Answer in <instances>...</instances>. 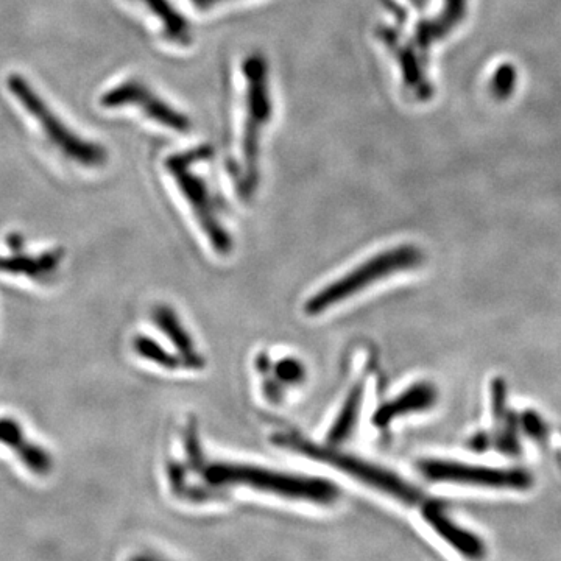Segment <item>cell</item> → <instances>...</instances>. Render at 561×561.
Returning a JSON list of instances; mask_svg holds the SVG:
<instances>
[{
  "label": "cell",
  "instance_id": "9a60e30c",
  "mask_svg": "<svg viewBox=\"0 0 561 561\" xmlns=\"http://www.w3.org/2000/svg\"><path fill=\"white\" fill-rule=\"evenodd\" d=\"M141 2L161 21L163 35L167 41L177 46H189L192 43L191 22L181 15V11L170 0H141Z\"/></svg>",
  "mask_w": 561,
  "mask_h": 561
},
{
  "label": "cell",
  "instance_id": "5bb4252c",
  "mask_svg": "<svg viewBox=\"0 0 561 561\" xmlns=\"http://www.w3.org/2000/svg\"><path fill=\"white\" fill-rule=\"evenodd\" d=\"M64 251H46L43 255L30 256L15 251L10 256H0V272L13 273V275H27L32 278H41L58 269Z\"/></svg>",
  "mask_w": 561,
  "mask_h": 561
},
{
  "label": "cell",
  "instance_id": "30bf717a",
  "mask_svg": "<svg viewBox=\"0 0 561 561\" xmlns=\"http://www.w3.org/2000/svg\"><path fill=\"white\" fill-rule=\"evenodd\" d=\"M420 513L424 521L432 527V530L438 533V537L451 544L463 557H484L485 551H487L484 541L480 540L476 533L457 526L456 521L449 518L442 502L429 498V501L421 507Z\"/></svg>",
  "mask_w": 561,
  "mask_h": 561
},
{
  "label": "cell",
  "instance_id": "ffe728a7",
  "mask_svg": "<svg viewBox=\"0 0 561 561\" xmlns=\"http://www.w3.org/2000/svg\"><path fill=\"white\" fill-rule=\"evenodd\" d=\"M7 244L11 251H21L22 245H24V237L21 234H10L7 237Z\"/></svg>",
  "mask_w": 561,
  "mask_h": 561
},
{
  "label": "cell",
  "instance_id": "277c9868",
  "mask_svg": "<svg viewBox=\"0 0 561 561\" xmlns=\"http://www.w3.org/2000/svg\"><path fill=\"white\" fill-rule=\"evenodd\" d=\"M211 156L208 147L187 150L167 158L166 167L170 177L177 183L184 202L191 208L192 216L197 220L198 226L202 228L203 234L208 239L209 245L219 255H228L233 248L231 234L223 225L219 216L214 195L211 194L208 183L202 177V173L194 170L195 164L205 161Z\"/></svg>",
  "mask_w": 561,
  "mask_h": 561
},
{
  "label": "cell",
  "instance_id": "e0dca14e",
  "mask_svg": "<svg viewBox=\"0 0 561 561\" xmlns=\"http://www.w3.org/2000/svg\"><path fill=\"white\" fill-rule=\"evenodd\" d=\"M133 348H135L136 353H138L142 359L150 360L152 364L159 365V367L166 368V370L184 368L180 356H175V354L164 350L163 346L159 345L155 340L149 339V337H136L135 342H133Z\"/></svg>",
  "mask_w": 561,
  "mask_h": 561
},
{
  "label": "cell",
  "instance_id": "d6986e66",
  "mask_svg": "<svg viewBox=\"0 0 561 561\" xmlns=\"http://www.w3.org/2000/svg\"><path fill=\"white\" fill-rule=\"evenodd\" d=\"M225 2H230V0H191V4L194 5L197 10L202 11L219 7V5L225 4Z\"/></svg>",
  "mask_w": 561,
  "mask_h": 561
},
{
  "label": "cell",
  "instance_id": "ac0fdd59",
  "mask_svg": "<svg viewBox=\"0 0 561 561\" xmlns=\"http://www.w3.org/2000/svg\"><path fill=\"white\" fill-rule=\"evenodd\" d=\"M276 378L279 381L286 382V384H297L303 381L304 367L300 360L297 359H281L275 368Z\"/></svg>",
  "mask_w": 561,
  "mask_h": 561
},
{
  "label": "cell",
  "instance_id": "ba28073f",
  "mask_svg": "<svg viewBox=\"0 0 561 561\" xmlns=\"http://www.w3.org/2000/svg\"><path fill=\"white\" fill-rule=\"evenodd\" d=\"M100 103L105 108H122V106H139L145 116L152 119L161 127L187 133L191 130V120L184 116L180 110L173 108L166 100L161 99L149 86L141 80L130 78L127 82L120 83L116 88L103 94Z\"/></svg>",
  "mask_w": 561,
  "mask_h": 561
},
{
  "label": "cell",
  "instance_id": "8fae6325",
  "mask_svg": "<svg viewBox=\"0 0 561 561\" xmlns=\"http://www.w3.org/2000/svg\"><path fill=\"white\" fill-rule=\"evenodd\" d=\"M0 443L15 452L22 465L35 476H47L52 473V456L43 446L36 445L27 437L15 418L0 417Z\"/></svg>",
  "mask_w": 561,
  "mask_h": 561
},
{
  "label": "cell",
  "instance_id": "8992f818",
  "mask_svg": "<svg viewBox=\"0 0 561 561\" xmlns=\"http://www.w3.org/2000/svg\"><path fill=\"white\" fill-rule=\"evenodd\" d=\"M278 443L292 449V451L300 452L303 456L334 466L337 470L354 477L362 484L389 494L392 498L398 499V501L404 502L410 507H417L418 510L429 499L415 485L409 484L406 480L384 470L381 466L371 465L365 460L346 456L342 452L332 451L329 446L325 448V446L315 445V443L307 442L306 438L297 437V435H281V437H278Z\"/></svg>",
  "mask_w": 561,
  "mask_h": 561
},
{
  "label": "cell",
  "instance_id": "52a82bcc",
  "mask_svg": "<svg viewBox=\"0 0 561 561\" xmlns=\"http://www.w3.org/2000/svg\"><path fill=\"white\" fill-rule=\"evenodd\" d=\"M418 470L431 482H449L491 490L527 491L533 485L532 473L524 468H491L429 459L418 463Z\"/></svg>",
  "mask_w": 561,
  "mask_h": 561
},
{
  "label": "cell",
  "instance_id": "4fadbf2b",
  "mask_svg": "<svg viewBox=\"0 0 561 561\" xmlns=\"http://www.w3.org/2000/svg\"><path fill=\"white\" fill-rule=\"evenodd\" d=\"M153 320L156 326L166 334L167 339L177 346L178 356L183 360L184 368L187 370H200L205 365L202 354L195 350L189 332L184 328L183 323L175 312L167 306H158L153 311Z\"/></svg>",
  "mask_w": 561,
  "mask_h": 561
},
{
  "label": "cell",
  "instance_id": "7a4b0ae2",
  "mask_svg": "<svg viewBox=\"0 0 561 561\" xmlns=\"http://www.w3.org/2000/svg\"><path fill=\"white\" fill-rule=\"evenodd\" d=\"M245 83L244 125L240 136V156H242V175L239 189L248 197L256 191L259 181V156L261 139L273 114L270 96L269 66L259 53L245 58L242 64Z\"/></svg>",
  "mask_w": 561,
  "mask_h": 561
},
{
  "label": "cell",
  "instance_id": "5b68a950",
  "mask_svg": "<svg viewBox=\"0 0 561 561\" xmlns=\"http://www.w3.org/2000/svg\"><path fill=\"white\" fill-rule=\"evenodd\" d=\"M7 86L25 110L35 117L36 122L43 128L46 138L66 158L89 169L105 166L108 161L105 147L94 141H86L82 136L74 133L47 105L46 100L39 96L27 78L22 77L21 74H10L7 78Z\"/></svg>",
  "mask_w": 561,
  "mask_h": 561
},
{
  "label": "cell",
  "instance_id": "6da1fadb",
  "mask_svg": "<svg viewBox=\"0 0 561 561\" xmlns=\"http://www.w3.org/2000/svg\"><path fill=\"white\" fill-rule=\"evenodd\" d=\"M203 476L217 487H245L275 494L292 501L331 505L339 499V488L331 480L303 474L283 473L244 463H212Z\"/></svg>",
  "mask_w": 561,
  "mask_h": 561
},
{
  "label": "cell",
  "instance_id": "3957f363",
  "mask_svg": "<svg viewBox=\"0 0 561 561\" xmlns=\"http://www.w3.org/2000/svg\"><path fill=\"white\" fill-rule=\"evenodd\" d=\"M423 259L420 248L410 244L398 245L382 251L379 255L371 256L367 261L354 267L351 272L345 273L342 278L318 290L304 304V312L311 317L325 314L331 307L339 306L343 301L364 292L382 279H387L395 273L417 269L423 264Z\"/></svg>",
  "mask_w": 561,
  "mask_h": 561
},
{
  "label": "cell",
  "instance_id": "9c48e42d",
  "mask_svg": "<svg viewBox=\"0 0 561 561\" xmlns=\"http://www.w3.org/2000/svg\"><path fill=\"white\" fill-rule=\"evenodd\" d=\"M491 409H493V429L488 435H477L471 440V448L485 451L494 448L505 456H518L521 452L519 421L515 413L507 407V385L504 379L491 382ZM488 451V449H487Z\"/></svg>",
  "mask_w": 561,
  "mask_h": 561
},
{
  "label": "cell",
  "instance_id": "7c38bea8",
  "mask_svg": "<svg viewBox=\"0 0 561 561\" xmlns=\"http://www.w3.org/2000/svg\"><path fill=\"white\" fill-rule=\"evenodd\" d=\"M438 392L431 382H417L399 393L389 403L382 404L374 413L373 423L378 427L390 426L398 418L412 413L426 412L437 404Z\"/></svg>",
  "mask_w": 561,
  "mask_h": 561
},
{
  "label": "cell",
  "instance_id": "2e32d148",
  "mask_svg": "<svg viewBox=\"0 0 561 561\" xmlns=\"http://www.w3.org/2000/svg\"><path fill=\"white\" fill-rule=\"evenodd\" d=\"M365 382H357L351 392L346 396V401L340 409L339 417L328 432V443L331 446L342 445L353 434L359 421L360 410L364 406Z\"/></svg>",
  "mask_w": 561,
  "mask_h": 561
}]
</instances>
